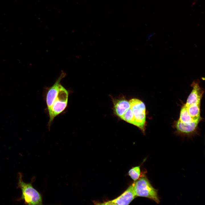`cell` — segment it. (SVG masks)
I'll list each match as a JSON object with an SVG mask.
<instances>
[{
	"instance_id": "cell-1",
	"label": "cell",
	"mask_w": 205,
	"mask_h": 205,
	"mask_svg": "<svg viewBox=\"0 0 205 205\" xmlns=\"http://www.w3.org/2000/svg\"><path fill=\"white\" fill-rule=\"evenodd\" d=\"M66 75L62 71L54 84L46 89L45 98L49 118V127L54 118L62 112L67 106L69 92L61 83Z\"/></svg>"
},
{
	"instance_id": "cell-2",
	"label": "cell",
	"mask_w": 205,
	"mask_h": 205,
	"mask_svg": "<svg viewBox=\"0 0 205 205\" xmlns=\"http://www.w3.org/2000/svg\"><path fill=\"white\" fill-rule=\"evenodd\" d=\"M32 182V181L29 183H25L22 180V173H19L17 187L21 189L22 195L18 200H23L26 204L42 205V195L33 187Z\"/></svg>"
},
{
	"instance_id": "cell-3",
	"label": "cell",
	"mask_w": 205,
	"mask_h": 205,
	"mask_svg": "<svg viewBox=\"0 0 205 205\" xmlns=\"http://www.w3.org/2000/svg\"><path fill=\"white\" fill-rule=\"evenodd\" d=\"M134 193L136 196L145 197L158 204L160 202L157 190L152 186L144 175L133 183Z\"/></svg>"
},
{
	"instance_id": "cell-4",
	"label": "cell",
	"mask_w": 205,
	"mask_h": 205,
	"mask_svg": "<svg viewBox=\"0 0 205 205\" xmlns=\"http://www.w3.org/2000/svg\"><path fill=\"white\" fill-rule=\"evenodd\" d=\"M129 101L135 122V126L144 132L146 123L145 105L142 101L136 98L132 99Z\"/></svg>"
},
{
	"instance_id": "cell-5",
	"label": "cell",
	"mask_w": 205,
	"mask_h": 205,
	"mask_svg": "<svg viewBox=\"0 0 205 205\" xmlns=\"http://www.w3.org/2000/svg\"><path fill=\"white\" fill-rule=\"evenodd\" d=\"M132 183L120 196L116 198L102 202H94L99 205H128L135 198Z\"/></svg>"
},
{
	"instance_id": "cell-6",
	"label": "cell",
	"mask_w": 205,
	"mask_h": 205,
	"mask_svg": "<svg viewBox=\"0 0 205 205\" xmlns=\"http://www.w3.org/2000/svg\"><path fill=\"white\" fill-rule=\"evenodd\" d=\"M200 81L194 80L191 84L192 90L188 96L185 104L186 107L194 104H200V101L204 92L203 89L199 86Z\"/></svg>"
},
{
	"instance_id": "cell-7",
	"label": "cell",
	"mask_w": 205,
	"mask_h": 205,
	"mask_svg": "<svg viewBox=\"0 0 205 205\" xmlns=\"http://www.w3.org/2000/svg\"><path fill=\"white\" fill-rule=\"evenodd\" d=\"M113 103L114 111L120 118L130 107L129 101L124 99L114 100Z\"/></svg>"
},
{
	"instance_id": "cell-8",
	"label": "cell",
	"mask_w": 205,
	"mask_h": 205,
	"mask_svg": "<svg viewBox=\"0 0 205 205\" xmlns=\"http://www.w3.org/2000/svg\"><path fill=\"white\" fill-rule=\"evenodd\" d=\"M200 121H194L189 124H185L178 120L176 123V126L179 131L189 133L193 132L196 129Z\"/></svg>"
},
{
	"instance_id": "cell-9",
	"label": "cell",
	"mask_w": 205,
	"mask_h": 205,
	"mask_svg": "<svg viewBox=\"0 0 205 205\" xmlns=\"http://www.w3.org/2000/svg\"><path fill=\"white\" fill-rule=\"evenodd\" d=\"M186 107L188 114L194 121L200 120V104L192 105Z\"/></svg>"
},
{
	"instance_id": "cell-10",
	"label": "cell",
	"mask_w": 205,
	"mask_h": 205,
	"mask_svg": "<svg viewBox=\"0 0 205 205\" xmlns=\"http://www.w3.org/2000/svg\"><path fill=\"white\" fill-rule=\"evenodd\" d=\"M179 120L185 124H189L194 121L189 115L184 105L181 109Z\"/></svg>"
},
{
	"instance_id": "cell-11",
	"label": "cell",
	"mask_w": 205,
	"mask_h": 205,
	"mask_svg": "<svg viewBox=\"0 0 205 205\" xmlns=\"http://www.w3.org/2000/svg\"><path fill=\"white\" fill-rule=\"evenodd\" d=\"M120 118L130 124L136 126V123L132 110L130 107Z\"/></svg>"
},
{
	"instance_id": "cell-12",
	"label": "cell",
	"mask_w": 205,
	"mask_h": 205,
	"mask_svg": "<svg viewBox=\"0 0 205 205\" xmlns=\"http://www.w3.org/2000/svg\"><path fill=\"white\" fill-rule=\"evenodd\" d=\"M128 174L134 181H136L141 176L140 167L137 166L132 168L129 170Z\"/></svg>"
}]
</instances>
